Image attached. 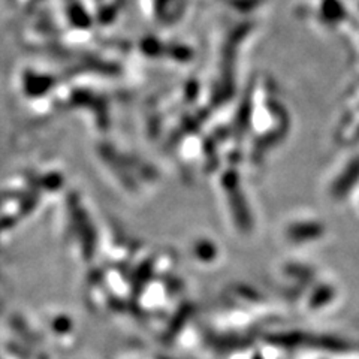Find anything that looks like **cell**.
Masks as SVG:
<instances>
[{
  "mask_svg": "<svg viewBox=\"0 0 359 359\" xmlns=\"http://www.w3.org/2000/svg\"><path fill=\"white\" fill-rule=\"evenodd\" d=\"M325 232V228L319 222L306 220L294 223L287 231L289 238L294 243H309L320 238Z\"/></svg>",
  "mask_w": 359,
  "mask_h": 359,
  "instance_id": "2",
  "label": "cell"
},
{
  "mask_svg": "<svg viewBox=\"0 0 359 359\" xmlns=\"http://www.w3.org/2000/svg\"><path fill=\"white\" fill-rule=\"evenodd\" d=\"M334 294H335V292L331 286H327V285L319 286L310 297V306L313 309H319V307L327 306L332 301Z\"/></svg>",
  "mask_w": 359,
  "mask_h": 359,
  "instance_id": "3",
  "label": "cell"
},
{
  "mask_svg": "<svg viewBox=\"0 0 359 359\" xmlns=\"http://www.w3.org/2000/svg\"><path fill=\"white\" fill-rule=\"evenodd\" d=\"M359 183V157H355L344 168V171L337 177L331 187V194L334 198L341 199L351 194V190Z\"/></svg>",
  "mask_w": 359,
  "mask_h": 359,
  "instance_id": "1",
  "label": "cell"
}]
</instances>
